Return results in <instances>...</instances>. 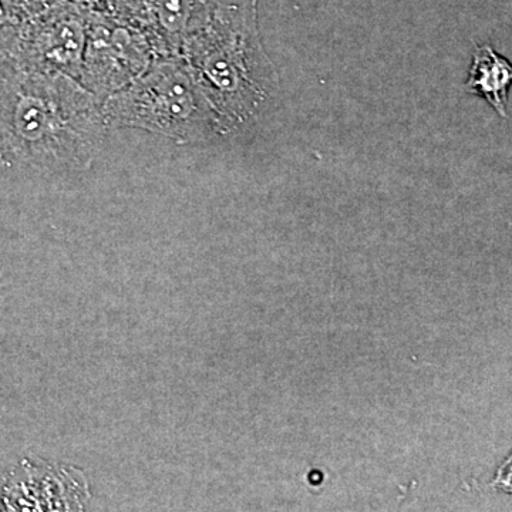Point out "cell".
<instances>
[{
    "label": "cell",
    "mask_w": 512,
    "mask_h": 512,
    "mask_svg": "<svg viewBox=\"0 0 512 512\" xmlns=\"http://www.w3.org/2000/svg\"><path fill=\"white\" fill-rule=\"evenodd\" d=\"M40 10L39 0H0V59L13 55L26 26Z\"/></svg>",
    "instance_id": "obj_9"
},
{
    "label": "cell",
    "mask_w": 512,
    "mask_h": 512,
    "mask_svg": "<svg viewBox=\"0 0 512 512\" xmlns=\"http://www.w3.org/2000/svg\"><path fill=\"white\" fill-rule=\"evenodd\" d=\"M8 165V161H6V158L3 157L2 151H0V173H2Z\"/></svg>",
    "instance_id": "obj_10"
},
{
    "label": "cell",
    "mask_w": 512,
    "mask_h": 512,
    "mask_svg": "<svg viewBox=\"0 0 512 512\" xmlns=\"http://www.w3.org/2000/svg\"><path fill=\"white\" fill-rule=\"evenodd\" d=\"M0 60H2V59H0Z\"/></svg>",
    "instance_id": "obj_11"
},
{
    "label": "cell",
    "mask_w": 512,
    "mask_h": 512,
    "mask_svg": "<svg viewBox=\"0 0 512 512\" xmlns=\"http://www.w3.org/2000/svg\"><path fill=\"white\" fill-rule=\"evenodd\" d=\"M178 55L214 111L222 136L255 126L274 103L278 73L262 46L256 0L210 10Z\"/></svg>",
    "instance_id": "obj_2"
},
{
    "label": "cell",
    "mask_w": 512,
    "mask_h": 512,
    "mask_svg": "<svg viewBox=\"0 0 512 512\" xmlns=\"http://www.w3.org/2000/svg\"><path fill=\"white\" fill-rule=\"evenodd\" d=\"M157 43L161 55H178L185 37L207 19L202 0H153Z\"/></svg>",
    "instance_id": "obj_7"
},
{
    "label": "cell",
    "mask_w": 512,
    "mask_h": 512,
    "mask_svg": "<svg viewBox=\"0 0 512 512\" xmlns=\"http://www.w3.org/2000/svg\"><path fill=\"white\" fill-rule=\"evenodd\" d=\"M89 498L82 471L26 463L10 478L0 505L8 511H79Z\"/></svg>",
    "instance_id": "obj_6"
},
{
    "label": "cell",
    "mask_w": 512,
    "mask_h": 512,
    "mask_svg": "<svg viewBox=\"0 0 512 512\" xmlns=\"http://www.w3.org/2000/svg\"><path fill=\"white\" fill-rule=\"evenodd\" d=\"M157 55L154 40L140 30L89 20L79 82L103 101L136 79Z\"/></svg>",
    "instance_id": "obj_4"
},
{
    "label": "cell",
    "mask_w": 512,
    "mask_h": 512,
    "mask_svg": "<svg viewBox=\"0 0 512 512\" xmlns=\"http://www.w3.org/2000/svg\"><path fill=\"white\" fill-rule=\"evenodd\" d=\"M512 80L511 64L493 47H477L466 89L483 97L500 116H507V99Z\"/></svg>",
    "instance_id": "obj_8"
},
{
    "label": "cell",
    "mask_w": 512,
    "mask_h": 512,
    "mask_svg": "<svg viewBox=\"0 0 512 512\" xmlns=\"http://www.w3.org/2000/svg\"><path fill=\"white\" fill-rule=\"evenodd\" d=\"M87 29L89 19L73 6L40 10L6 62L32 72L66 74L79 82Z\"/></svg>",
    "instance_id": "obj_5"
},
{
    "label": "cell",
    "mask_w": 512,
    "mask_h": 512,
    "mask_svg": "<svg viewBox=\"0 0 512 512\" xmlns=\"http://www.w3.org/2000/svg\"><path fill=\"white\" fill-rule=\"evenodd\" d=\"M107 130L101 101L73 77L0 60V151L8 164L86 170Z\"/></svg>",
    "instance_id": "obj_1"
},
{
    "label": "cell",
    "mask_w": 512,
    "mask_h": 512,
    "mask_svg": "<svg viewBox=\"0 0 512 512\" xmlns=\"http://www.w3.org/2000/svg\"><path fill=\"white\" fill-rule=\"evenodd\" d=\"M107 126L138 128L195 144L222 136L220 124L180 55H157L143 73L101 101Z\"/></svg>",
    "instance_id": "obj_3"
}]
</instances>
